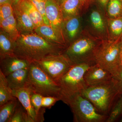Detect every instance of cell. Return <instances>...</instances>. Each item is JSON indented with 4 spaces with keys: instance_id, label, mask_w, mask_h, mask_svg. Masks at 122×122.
<instances>
[{
    "instance_id": "6da1fadb",
    "label": "cell",
    "mask_w": 122,
    "mask_h": 122,
    "mask_svg": "<svg viewBox=\"0 0 122 122\" xmlns=\"http://www.w3.org/2000/svg\"><path fill=\"white\" fill-rule=\"evenodd\" d=\"M66 48L48 41L34 31L20 34L15 41L13 53L31 62L62 54Z\"/></svg>"
},
{
    "instance_id": "7a4b0ae2",
    "label": "cell",
    "mask_w": 122,
    "mask_h": 122,
    "mask_svg": "<svg viewBox=\"0 0 122 122\" xmlns=\"http://www.w3.org/2000/svg\"><path fill=\"white\" fill-rule=\"evenodd\" d=\"M80 93L100 113L108 116L116 100L122 95V90L119 81L113 76L109 81L88 86Z\"/></svg>"
},
{
    "instance_id": "3957f363",
    "label": "cell",
    "mask_w": 122,
    "mask_h": 122,
    "mask_svg": "<svg viewBox=\"0 0 122 122\" xmlns=\"http://www.w3.org/2000/svg\"><path fill=\"white\" fill-rule=\"evenodd\" d=\"M102 41L84 29L79 37L66 47L62 53L73 65L83 63L94 65L95 54Z\"/></svg>"
},
{
    "instance_id": "277c9868",
    "label": "cell",
    "mask_w": 122,
    "mask_h": 122,
    "mask_svg": "<svg viewBox=\"0 0 122 122\" xmlns=\"http://www.w3.org/2000/svg\"><path fill=\"white\" fill-rule=\"evenodd\" d=\"M26 87L43 96H56L61 99V88L58 84L36 62H31L29 67Z\"/></svg>"
},
{
    "instance_id": "5b68a950",
    "label": "cell",
    "mask_w": 122,
    "mask_h": 122,
    "mask_svg": "<svg viewBox=\"0 0 122 122\" xmlns=\"http://www.w3.org/2000/svg\"><path fill=\"white\" fill-rule=\"evenodd\" d=\"M92 65L85 63L73 65L58 80L57 83L61 88V100L63 102L87 87L83 76L85 72Z\"/></svg>"
},
{
    "instance_id": "8992f818",
    "label": "cell",
    "mask_w": 122,
    "mask_h": 122,
    "mask_svg": "<svg viewBox=\"0 0 122 122\" xmlns=\"http://www.w3.org/2000/svg\"><path fill=\"white\" fill-rule=\"evenodd\" d=\"M70 107L75 122H106L108 116L100 113L92 103L80 93L65 101Z\"/></svg>"
},
{
    "instance_id": "52a82bcc",
    "label": "cell",
    "mask_w": 122,
    "mask_h": 122,
    "mask_svg": "<svg viewBox=\"0 0 122 122\" xmlns=\"http://www.w3.org/2000/svg\"><path fill=\"white\" fill-rule=\"evenodd\" d=\"M121 39L116 41L109 40L102 41L95 54V63L115 76L121 67Z\"/></svg>"
},
{
    "instance_id": "ba28073f",
    "label": "cell",
    "mask_w": 122,
    "mask_h": 122,
    "mask_svg": "<svg viewBox=\"0 0 122 122\" xmlns=\"http://www.w3.org/2000/svg\"><path fill=\"white\" fill-rule=\"evenodd\" d=\"M36 62L57 83L73 65L62 53L46 57Z\"/></svg>"
},
{
    "instance_id": "9c48e42d",
    "label": "cell",
    "mask_w": 122,
    "mask_h": 122,
    "mask_svg": "<svg viewBox=\"0 0 122 122\" xmlns=\"http://www.w3.org/2000/svg\"><path fill=\"white\" fill-rule=\"evenodd\" d=\"M86 29L95 37L102 41L108 40L107 17L97 6L90 10L87 28Z\"/></svg>"
},
{
    "instance_id": "30bf717a",
    "label": "cell",
    "mask_w": 122,
    "mask_h": 122,
    "mask_svg": "<svg viewBox=\"0 0 122 122\" xmlns=\"http://www.w3.org/2000/svg\"><path fill=\"white\" fill-rule=\"evenodd\" d=\"M83 30L81 15L63 20L61 32L66 47L79 37Z\"/></svg>"
},
{
    "instance_id": "8fae6325",
    "label": "cell",
    "mask_w": 122,
    "mask_h": 122,
    "mask_svg": "<svg viewBox=\"0 0 122 122\" xmlns=\"http://www.w3.org/2000/svg\"><path fill=\"white\" fill-rule=\"evenodd\" d=\"M113 77L110 72L97 64L91 66L83 76L87 87L105 83L111 81Z\"/></svg>"
},
{
    "instance_id": "7c38bea8",
    "label": "cell",
    "mask_w": 122,
    "mask_h": 122,
    "mask_svg": "<svg viewBox=\"0 0 122 122\" xmlns=\"http://www.w3.org/2000/svg\"><path fill=\"white\" fill-rule=\"evenodd\" d=\"M30 63L14 54L0 57V71L6 76L17 70L29 68Z\"/></svg>"
},
{
    "instance_id": "4fadbf2b",
    "label": "cell",
    "mask_w": 122,
    "mask_h": 122,
    "mask_svg": "<svg viewBox=\"0 0 122 122\" xmlns=\"http://www.w3.org/2000/svg\"><path fill=\"white\" fill-rule=\"evenodd\" d=\"M46 14L50 26L62 33L61 26L64 20L60 6L55 0H46Z\"/></svg>"
},
{
    "instance_id": "5bb4252c",
    "label": "cell",
    "mask_w": 122,
    "mask_h": 122,
    "mask_svg": "<svg viewBox=\"0 0 122 122\" xmlns=\"http://www.w3.org/2000/svg\"><path fill=\"white\" fill-rule=\"evenodd\" d=\"M31 91H32L29 88L26 86L18 89L12 90L13 96L18 99L26 110L32 122H40L37 114L31 102Z\"/></svg>"
},
{
    "instance_id": "9a60e30c",
    "label": "cell",
    "mask_w": 122,
    "mask_h": 122,
    "mask_svg": "<svg viewBox=\"0 0 122 122\" xmlns=\"http://www.w3.org/2000/svg\"><path fill=\"white\" fill-rule=\"evenodd\" d=\"M34 32L48 41L66 47L61 33L50 25L44 24L36 27Z\"/></svg>"
},
{
    "instance_id": "2e32d148",
    "label": "cell",
    "mask_w": 122,
    "mask_h": 122,
    "mask_svg": "<svg viewBox=\"0 0 122 122\" xmlns=\"http://www.w3.org/2000/svg\"><path fill=\"white\" fill-rule=\"evenodd\" d=\"M13 7L20 34L34 32L36 27L28 14L17 5Z\"/></svg>"
},
{
    "instance_id": "e0dca14e",
    "label": "cell",
    "mask_w": 122,
    "mask_h": 122,
    "mask_svg": "<svg viewBox=\"0 0 122 122\" xmlns=\"http://www.w3.org/2000/svg\"><path fill=\"white\" fill-rule=\"evenodd\" d=\"M29 67L17 70L6 76L9 86L12 90L26 86L28 76Z\"/></svg>"
},
{
    "instance_id": "ac0fdd59",
    "label": "cell",
    "mask_w": 122,
    "mask_h": 122,
    "mask_svg": "<svg viewBox=\"0 0 122 122\" xmlns=\"http://www.w3.org/2000/svg\"><path fill=\"white\" fill-rule=\"evenodd\" d=\"M16 5L28 14L36 28L45 24L42 15L30 1L21 0Z\"/></svg>"
},
{
    "instance_id": "d6986e66",
    "label": "cell",
    "mask_w": 122,
    "mask_h": 122,
    "mask_svg": "<svg viewBox=\"0 0 122 122\" xmlns=\"http://www.w3.org/2000/svg\"><path fill=\"white\" fill-rule=\"evenodd\" d=\"M60 7L64 20L81 15L83 12L80 0H66L60 5Z\"/></svg>"
},
{
    "instance_id": "ffe728a7",
    "label": "cell",
    "mask_w": 122,
    "mask_h": 122,
    "mask_svg": "<svg viewBox=\"0 0 122 122\" xmlns=\"http://www.w3.org/2000/svg\"><path fill=\"white\" fill-rule=\"evenodd\" d=\"M108 39L116 41L122 37V17L111 18L107 17Z\"/></svg>"
},
{
    "instance_id": "44dd1931",
    "label": "cell",
    "mask_w": 122,
    "mask_h": 122,
    "mask_svg": "<svg viewBox=\"0 0 122 122\" xmlns=\"http://www.w3.org/2000/svg\"><path fill=\"white\" fill-rule=\"evenodd\" d=\"M0 29L5 32L14 41L20 35L14 14L7 19L0 20Z\"/></svg>"
},
{
    "instance_id": "7402d4cb",
    "label": "cell",
    "mask_w": 122,
    "mask_h": 122,
    "mask_svg": "<svg viewBox=\"0 0 122 122\" xmlns=\"http://www.w3.org/2000/svg\"><path fill=\"white\" fill-rule=\"evenodd\" d=\"M15 42L7 33L0 29V57L14 54Z\"/></svg>"
},
{
    "instance_id": "603a6c76",
    "label": "cell",
    "mask_w": 122,
    "mask_h": 122,
    "mask_svg": "<svg viewBox=\"0 0 122 122\" xmlns=\"http://www.w3.org/2000/svg\"><path fill=\"white\" fill-rule=\"evenodd\" d=\"M16 98L9 86L6 76L0 71V106Z\"/></svg>"
},
{
    "instance_id": "cb8c5ba5",
    "label": "cell",
    "mask_w": 122,
    "mask_h": 122,
    "mask_svg": "<svg viewBox=\"0 0 122 122\" xmlns=\"http://www.w3.org/2000/svg\"><path fill=\"white\" fill-rule=\"evenodd\" d=\"M19 102L16 98L0 106V122H9Z\"/></svg>"
},
{
    "instance_id": "d4e9b609",
    "label": "cell",
    "mask_w": 122,
    "mask_h": 122,
    "mask_svg": "<svg viewBox=\"0 0 122 122\" xmlns=\"http://www.w3.org/2000/svg\"><path fill=\"white\" fill-rule=\"evenodd\" d=\"M106 14L108 18L122 17V0H109Z\"/></svg>"
},
{
    "instance_id": "484cf974",
    "label": "cell",
    "mask_w": 122,
    "mask_h": 122,
    "mask_svg": "<svg viewBox=\"0 0 122 122\" xmlns=\"http://www.w3.org/2000/svg\"><path fill=\"white\" fill-rule=\"evenodd\" d=\"M43 96L36 92L31 91L30 100L36 113L37 114L40 122H44L45 120L44 114L45 112L46 108L42 107V103Z\"/></svg>"
},
{
    "instance_id": "4316f807",
    "label": "cell",
    "mask_w": 122,
    "mask_h": 122,
    "mask_svg": "<svg viewBox=\"0 0 122 122\" xmlns=\"http://www.w3.org/2000/svg\"><path fill=\"white\" fill-rule=\"evenodd\" d=\"M122 117V95L118 98L112 108L106 122H114Z\"/></svg>"
},
{
    "instance_id": "83f0119b",
    "label": "cell",
    "mask_w": 122,
    "mask_h": 122,
    "mask_svg": "<svg viewBox=\"0 0 122 122\" xmlns=\"http://www.w3.org/2000/svg\"><path fill=\"white\" fill-rule=\"evenodd\" d=\"M9 122H32V121L20 102Z\"/></svg>"
},
{
    "instance_id": "f1b7e54d",
    "label": "cell",
    "mask_w": 122,
    "mask_h": 122,
    "mask_svg": "<svg viewBox=\"0 0 122 122\" xmlns=\"http://www.w3.org/2000/svg\"><path fill=\"white\" fill-rule=\"evenodd\" d=\"M14 14L12 5L6 3L0 5V20L7 19Z\"/></svg>"
},
{
    "instance_id": "f546056e",
    "label": "cell",
    "mask_w": 122,
    "mask_h": 122,
    "mask_svg": "<svg viewBox=\"0 0 122 122\" xmlns=\"http://www.w3.org/2000/svg\"><path fill=\"white\" fill-rule=\"evenodd\" d=\"M32 2L43 16L45 24L50 25L46 14V0H29Z\"/></svg>"
},
{
    "instance_id": "4dcf8cb0",
    "label": "cell",
    "mask_w": 122,
    "mask_h": 122,
    "mask_svg": "<svg viewBox=\"0 0 122 122\" xmlns=\"http://www.w3.org/2000/svg\"><path fill=\"white\" fill-rule=\"evenodd\" d=\"M59 100H61V99L59 97L52 96H43L42 107L44 108L50 109Z\"/></svg>"
},
{
    "instance_id": "1f68e13d",
    "label": "cell",
    "mask_w": 122,
    "mask_h": 122,
    "mask_svg": "<svg viewBox=\"0 0 122 122\" xmlns=\"http://www.w3.org/2000/svg\"><path fill=\"white\" fill-rule=\"evenodd\" d=\"M109 0H94L99 7L106 14L107 5Z\"/></svg>"
},
{
    "instance_id": "d6a6232c",
    "label": "cell",
    "mask_w": 122,
    "mask_h": 122,
    "mask_svg": "<svg viewBox=\"0 0 122 122\" xmlns=\"http://www.w3.org/2000/svg\"><path fill=\"white\" fill-rule=\"evenodd\" d=\"M83 7V12L89 9L92 4L94 2V0H80Z\"/></svg>"
},
{
    "instance_id": "836d02e7",
    "label": "cell",
    "mask_w": 122,
    "mask_h": 122,
    "mask_svg": "<svg viewBox=\"0 0 122 122\" xmlns=\"http://www.w3.org/2000/svg\"><path fill=\"white\" fill-rule=\"evenodd\" d=\"M114 77H115L116 78H117L118 81H119L122 87V66L119 68L116 75Z\"/></svg>"
},
{
    "instance_id": "e575fe53",
    "label": "cell",
    "mask_w": 122,
    "mask_h": 122,
    "mask_svg": "<svg viewBox=\"0 0 122 122\" xmlns=\"http://www.w3.org/2000/svg\"><path fill=\"white\" fill-rule=\"evenodd\" d=\"M6 3H10L12 4V0H0V5Z\"/></svg>"
},
{
    "instance_id": "d590c367",
    "label": "cell",
    "mask_w": 122,
    "mask_h": 122,
    "mask_svg": "<svg viewBox=\"0 0 122 122\" xmlns=\"http://www.w3.org/2000/svg\"><path fill=\"white\" fill-rule=\"evenodd\" d=\"M21 0H12V5L13 7H15L18 4Z\"/></svg>"
},
{
    "instance_id": "8d00e7d4",
    "label": "cell",
    "mask_w": 122,
    "mask_h": 122,
    "mask_svg": "<svg viewBox=\"0 0 122 122\" xmlns=\"http://www.w3.org/2000/svg\"><path fill=\"white\" fill-rule=\"evenodd\" d=\"M66 0H55L57 3L59 5H61L63 2H65Z\"/></svg>"
},
{
    "instance_id": "74e56055",
    "label": "cell",
    "mask_w": 122,
    "mask_h": 122,
    "mask_svg": "<svg viewBox=\"0 0 122 122\" xmlns=\"http://www.w3.org/2000/svg\"><path fill=\"white\" fill-rule=\"evenodd\" d=\"M120 64L121 66L122 67V53H121L120 56Z\"/></svg>"
},
{
    "instance_id": "f35d334b",
    "label": "cell",
    "mask_w": 122,
    "mask_h": 122,
    "mask_svg": "<svg viewBox=\"0 0 122 122\" xmlns=\"http://www.w3.org/2000/svg\"><path fill=\"white\" fill-rule=\"evenodd\" d=\"M121 53H122V37L121 38Z\"/></svg>"
},
{
    "instance_id": "ab89813d",
    "label": "cell",
    "mask_w": 122,
    "mask_h": 122,
    "mask_svg": "<svg viewBox=\"0 0 122 122\" xmlns=\"http://www.w3.org/2000/svg\"><path fill=\"white\" fill-rule=\"evenodd\" d=\"M119 122H122V117L121 119H120V120H119Z\"/></svg>"
}]
</instances>
